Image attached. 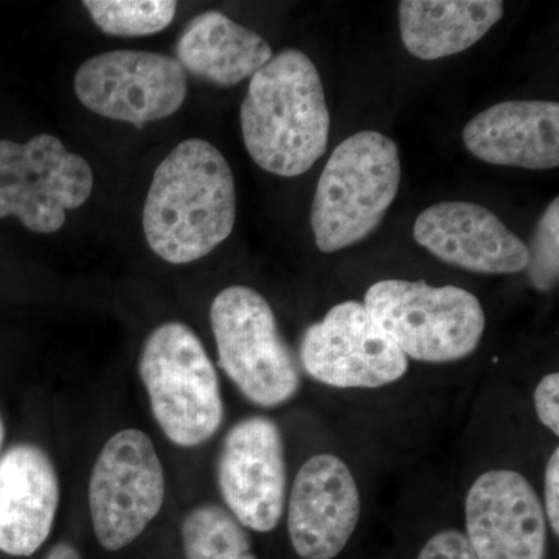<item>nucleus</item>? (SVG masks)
Here are the masks:
<instances>
[{"label":"nucleus","instance_id":"f257e3e1","mask_svg":"<svg viewBox=\"0 0 559 559\" xmlns=\"http://www.w3.org/2000/svg\"><path fill=\"white\" fill-rule=\"evenodd\" d=\"M237 191L229 162L212 143L183 140L153 176L143 231L150 249L171 264L204 259L230 237Z\"/></svg>","mask_w":559,"mask_h":559},{"label":"nucleus","instance_id":"f03ea898","mask_svg":"<svg viewBox=\"0 0 559 559\" xmlns=\"http://www.w3.org/2000/svg\"><path fill=\"white\" fill-rule=\"evenodd\" d=\"M240 121L246 150L264 171L296 178L310 170L325 154L331 127L314 62L297 49L272 57L250 79Z\"/></svg>","mask_w":559,"mask_h":559},{"label":"nucleus","instance_id":"7ed1b4c3","mask_svg":"<svg viewBox=\"0 0 559 559\" xmlns=\"http://www.w3.org/2000/svg\"><path fill=\"white\" fill-rule=\"evenodd\" d=\"M401 183L396 143L378 131L349 135L331 153L311 209L316 246L333 253L380 227Z\"/></svg>","mask_w":559,"mask_h":559},{"label":"nucleus","instance_id":"20e7f679","mask_svg":"<svg viewBox=\"0 0 559 559\" xmlns=\"http://www.w3.org/2000/svg\"><path fill=\"white\" fill-rule=\"evenodd\" d=\"M151 412L180 448L205 443L224 419L218 373L190 326L167 322L151 331L139 359Z\"/></svg>","mask_w":559,"mask_h":559},{"label":"nucleus","instance_id":"39448f33","mask_svg":"<svg viewBox=\"0 0 559 559\" xmlns=\"http://www.w3.org/2000/svg\"><path fill=\"white\" fill-rule=\"evenodd\" d=\"M364 305L406 358L419 362L468 358L487 325L479 299L457 286L381 280L367 290Z\"/></svg>","mask_w":559,"mask_h":559},{"label":"nucleus","instance_id":"423d86ee","mask_svg":"<svg viewBox=\"0 0 559 559\" xmlns=\"http://www.w3.org/2000/svg\"><path fill=\"white\" fill-rule=\"evenodd\" d=\"M210 323L221 369L250 403L278 407L297 395L299 362L260 293L248 286L221 290L210 308Z\"/></svg>","mask_w":559,"mask_h":559},{"label":"nucleus","instance_id":"0eeeda50","mask_svg":"<svg viewBox=\"0 0 559 559\" xmlns=\"http://www.w3.org/2000/svg\"><path fill=\"white\" fill-rule=\"evenodd\" d=\"M92 189L91 165L55 135L25 143L0 140V219L14 216L25 229L55 234L68 210L90 200Z\"/></svg>","mask_w":559,"mask_h":559},{"label":"nucleus","instance_id":"6e6552de","mask_svg":"<svg viewBox=\"0 0 559 559\" xmlns=\"http://www.w3.org/2000/svg\"><path fill=\"white\" fill-rule=\"evenodd\" d=\"M164 500V466L150 437L139 429L110 437L90 480L91 520L98 543L110 551L130 546L159 514Z\"/></svg>","mask_w":559,"mask_h":559},{"label":"nucleus","instance_id":"1a4fd4ad","mask_svg":"<svg viewBox=\"0 0 559 559\" xmlns=\"http://www.w3.org/2000/svg\"><path fill=\"white\" fill-rule=\"evenodd\" d=\"M301 369L320 384L336 389H380L400 381L409 369L399 345L382 330L366 305H334L312 323L300 342Z\"/></svg>","mask_w":559,"mask_h":559},{"label":"nucleus","instance_id":"9d476101","mask_svg":"<svg viewBox=\"0 0 559 559\" xmlns=\"http://www.w3.org/2000/svg\"><path fill=\"white\" fill-rule=\"evenodd\" d=\"M73 87L97 116L143 128L178 112L187 97V73L170 55L114 50L83 62Z\"/></svg>","mask_w":559,"mask_h":559},{"label":"nucleus","instance_id":"9b49d317","mask_svg":"<svg viewBox=\"0 0 559 559\" xmlns=\"http://www.w3.org/2000/svg\"><path fill=\"white\" fill-rule=\"evenodd\" d=\"M218 487L227 510L242 527L270 533L285 511V444L277 423L267 417L238 421L224 437Z\"/></svg>","mask_w":559,"mask_h":559},{"label":"nucleus","instance_id":"f8f14e48","mask_svg":"<svg viewBox=\"0 0 559 559\" xmlns=\"http://www.w3.org/2000/svg\"><path fill=\"white\" fill-rule=\"evenodd\" d=\"M466 538L477 559H546L547 520L538 492L514 469H491L465 499Z\"/></svg>","mask_w":559,"mask_h":559},{"label":"nucleus","instance_id":"ddd939ff","mask_svg":"<svg viewBox=\"0 0 559 559\" xmlns=\"http://www.w3.org/2000/svg\"><path fill=\"white\" fill-rule=\"evenodd\" d=\"M360 496L347 463L319 454L301 465L288 506V533L301 559H333L358 527Z\"/></svg>","mask_w":559,"mask_h":559},{"label":"nucleus","instance_id":"4468645a","mask_svg":"<svg viewBox=\"0 0 559 559\" xmlns=\"http://www.w3.org/2000/svg\"><path fill=\"white\" fill-rule=\"evenodd\" d=\"M414 238L437 259L476 274H518L527 245L499 216L473 202H440L415 221Z\"/></svg>","mask_w":559,"mask_h":559},{"label":"nucleus","instance_id":"2eb2a0df","mask_svg":"<svg viewBox=\"0 0 559 559\" xmlns=\"http://www.w3.org/2000/svg\"><path fill=\"white\" fill-rule=\"evenodd\" d=\"M60 479L46 451L20 443L0 455V551L32 557L49 538Z\"/></svg>","mask_w":559,"mask_h":559},{"label":"nucleus","instance_id":"dca6fc26","mask_svg":"<svg viewBox=\"0 0 559 559\" xmlns=\"http://www.w3.org/2000/svg\"><path fill=\"white\" fill-rule=\"evenodd\" d=\"M463 142L487 164L554 170L559 165V105L535 100L489 106L466 124Z\"/></svg>","mask_w":559,"mask_h":559},{"label":"nucleus","instance_id":"f3484780","mask_svg":"<svg viewBox=\"0 0 559 559\" xmlns=\"http://www.w3.org/2000/svg\"><path fill=\"white\" fill-rule=\"evenodd\" d=\"M175 50L186 73L219 87L252 79L274 57L259 33L215 10L193 17L180 33Z\"/></svg>","mask_w":559,"mask_h":559},{"label":"nucleus","instance_id":"a211bd4d","mask_svg":"<svg viewBox=\"0 0 559 559\" xmlns=\"http://www.w3.org/2000/svg\"><path fill=\"white\" fill-rule=\"evenodd\" d=\"M404 47L423 61L468 50L503 16L499 0H404L400 2Z\"/></svg>","mask_w":559,"mask_h":559},{"label":"nucleus","instance_id":"6ab92c4d","mask_svg":"<svg viewBox=\"0 0 559 559\" xmlns=\"http://www.w3.org/2000/svg\"><path fill=\"white\" fill-rule=\"evenodd\" d=\"M186 559H257L245 527L224 507L205 503L182 522Z\"/></svg>","mask_w":559,"mask_h":559},{"label":"nucleus","instance_id":"aec40b11","mask_svg":"<svg viewBox=\"0 0 559 559\" xmlns=\"http://www.w3.org/2000/svg\"><path fill=\"white\" fill-rule=\"evenodd\" d=\"M92 21L106 35L135 38L165 31L175 20V0H86Z\"/></svg>","mask_w":559,"mask_h":559},{"label":"nucleus","instance_id":"412c9836","mask_svg":"<svg viewBox=\"0 0 559 559\" xmlns=\"http://www.w3.org/2000/svg\"><path fill=\"white\" fill-rule=\"evenodd\" d=\"M528 249L525 267L528 282L538 290H550L557 286L559 275V200L555 198L540 216Z\"/></svg>","mask_w":559,"mask_h":559},{"label":"nucleus","instance_id":"4be33fe9","mask_svg":"<svg viewBox=\"0 0 559 559\" xmlns=\"http://www.w3.org/2000/svg\"><path fill=\"white\" fill-rule=\"evenodd\" d=\"M417 559H477L465 533L448 528L425 544Z\"/></svg>","mask_w":559,"mask_h":559},{"label":"nucleus","instance_id":"5701e85b","mask_svg":"<svg viewBox=\"0 0 559 559\" xmlns=\"http://www.w3.org/2000/svg\"><path fill=\"white\" fill-rule=\"evenodd\" d=\"M535 409L538 419L555 436H559V374L549 373L535 389Z\"/></svg>","mask_w":559,"mask_h":559},{"label":"nucleus","instance_id":"b1692460","mask_svg":"<svg viewBox=\"0 0 559 559\" xmlns=\"http://www.w3.org/2000/svg\"><path fill=\"white\" fill-rule=\"evenodd\" d=\"M544 513L555 536L559 535V448L551 452L544 471Z\"/></svg>","mask_w":559,"mask_h":559},{"label":"nucleus","instance_id":"393cba45","mask_svg":"<svg viewBox=\"0 0 559 559\" xmlns=\"http://www.w3.org/2000/svg\"><path fill=\"white\" fill-rule=\"evenodd\" d=\"M46 559H81V557L75 547L70 546L68 543H61L50 550Z\"/></svg>","mask_w":559,"mask_h":559},{"label":"nucleus","instance_id":"a878e982","mask_svg":"<svg viewBox=\"0 0 559 559\" xmlns=\"http://www.w3.org/2000/svg\"><path fill=\"white\" fill-rule=\"evenodd\" d=\"M3 440H5V425H3V419L0 417V448H2Z\"/></svg>","mask_w":559,"mask_h":559}]
</instances>
